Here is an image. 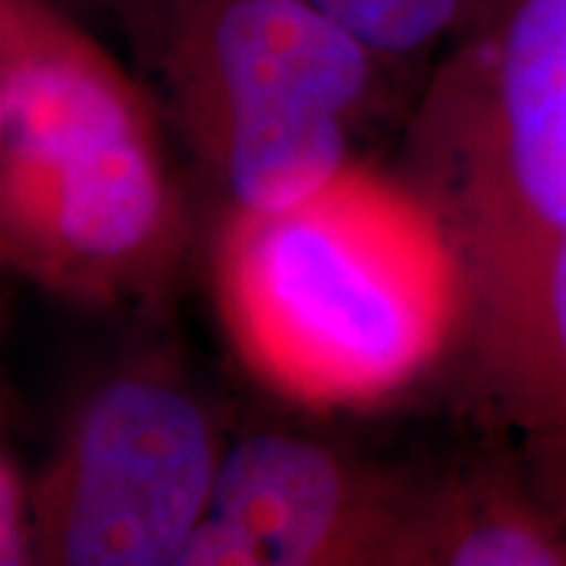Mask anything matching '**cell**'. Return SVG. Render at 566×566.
Segmentation results:
<instances>
[{"instance_id":"52a82bcc","label":"cell","mask_w":566,"mask_h":566,"mask_svg":"<svg viewBox=\"0 0 566 566\" xmlns=\"http://www.w3.org/2000/svg\"><path fill=\"white\" fill-rule=\"evenodd\" d=\"M453 353L472 409L566 528V233L465 286Z\"/></svg>"},{"instance_id":"8992f818","label":"cell","mask_w":566,"mask_h":566,"mask_svg":"<svg viewBox=\"0 0 566 566\" xmlns=\"http://www.w3.org/2000/svg\"><path fill=\"white\" fill-rule=\"evenodd\" d=\"M428 463H381L296 424L230 434L177 566H409Z\"/></svg>"},{"instance_id":"5b68a950","label":"cell","mask_w":566,"mask_h":566,"mask_svg":"<svg viewBox=\"0 0 566 566\" xmlns=\"http://www.w3.org/2000/svg\"><path fill=\"white\" fill-rule=\"evenodd\" d=\"M227 444L218 406L170 353L114 365L32 472L35 564L177 566Z\"/></svg>"},{"instance_id":"3957f363","label":"cell","mask_w":566,"mask_h":566,"mask_svg":"<svg viewBox=\"0 0 566 566\" xmlns=\"http://www.w3.org/2000/svg\"><path fill=\"white\" fill-rule=\"evenodd\" d=\"M114 17L221 214L315 199L416 98L412 73L312 0H123Z\"/></svg>"},{"instance_id":"6da1fadb","label":"cell","mask_w":566,"mask_h":566,"mask_svg":"<svg viewBox=\"0 0 566 566\" xmlns=\"http://www.w3.org/2000/svg\"><path fill=\"white\" fill-rule=\"evenodd\" d=\"M151 88L57 0H0V252L63 303H161L196 214Z\"/></svg>"},{"instance_id":"ba28073f","label":"cell","mask_w":566,"mask_h":566,"mask_svg":"<svg viewBox=\"0 0 566 566\" xmlns=\"http://www.w3.org/2000/svg\"><path fill=\"white\" fill-rule=\"evenodd\" d=\"M409 566H566V528L516 447L428 465Z\"/></svg>"},{"instance_id":"277c9868","label":"cell","mask_w":566,"mask_h":566,"mask_svg":"<svg viewBox=\"0 0 566 566\" xmlns=\"http://www.w3.org/2000/svg\"><path fill=\"white\" fill-rule=\"evenodd\" d=\"M387 177L463 290L566 233V0H488L419 82Z\"/></svg>"},{"instance_id":"9c48e42d","label":"cell","mask_w":566,"mask_h":566,"mask_svg":"<svg viewBox=\"0 0 566 566\" xmlns=\"http://www.w3.org/2000/svg\"><path fill=\"white\" fill-rule=\"evenodd\" d=\"M375 48L385 61L422 76L488 0H312Z\"/></svg>"},{"instance_id":"30bf717a","label":"cell","mask_w":566,"mask_h":566,"mask_svg":"<svg viewBox=\"0 0 566 566\" xmlns=\"http://www.w3.org/2000/svg\"><path fill=\"white\" fill-rule=\"evenodd\" d=\"M35 564L32 472L20 453L3 444L0 453V566Z\"/></svg>"},{"instance_id":"7a4b0ae2","label":"cell","mask_w":566,"mask_h":566,"mask_svg":"<svg viewBox=\"0 0 566 566\" xmlns=\"http://www.w3.org/2000/svg\"><path fill=\"white\" fill-rule=\"evenodd\" d=\"M211 262L237 353L286 397L371 403L453 353L460 271L387 174L356 167L286 211L221 214Z\"/></svg>"},{"instance_id":"8fae6325","label":"cell","mask_w":566,"mask_h":566,"mask_svg":"<svg viewBox=\"0 0 566 566\" xmlns=\"http://www.w3.org/2000/svg\"><path fill=\"white\" fill-rule=\"evenodd\" d=\"M61 7H66V10H107V13H114L117 7H120L123 0H57Z\"/></svg>"}]
</instances>
